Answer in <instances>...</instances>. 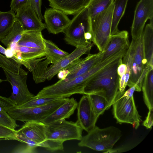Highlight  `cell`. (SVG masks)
<instances>
[{
    "instance_id": "6da1fadb",
    "label": "cell",
    "mask_w": 153,
    "mask_h": 153,
    "mask_svg": "<svg viewBox=\"0 0 153 153\" xmlns=\"http://www.w3.org/2000/svg\"><path fill=\"white\" fill-rule=\"evenodd\" d=\"M123 58L107 65L92 76L84 88L83 94H94L104 97L108 102L110 108L119 91V76L117 69L123 62Z\"/></svg>"
},
{
    "instance_id": "7a4b0ae2",
    "label": "cell",
    "mask_w": 153,
    "mask_h": 153,
    "mask_svg": "<svg viewBox=\"0 0 153 153\" xmlns=\"http://www.w3.org/2000/svg\"><path fill=\"white\" fill-rule=\"evenodd\" d=\"M103 67L101 63H98L83 74L65 81L60 79L44 88L34 97L68 98L75 94H83V89L87 82Z\"/></svg>"
},
{
    "instance_id": "3957f363",
    "label": "cell",
    "mask_w": 153,
    "mask_h": 153,
    "mask_svg": "<svg viewBox=\"0 0 153 153\" xmlns=\"http://www.w3.org/2000/svg\"><path fill=\"white\" fill-rule=\"evenodd\" d=\"M88 133L82 137L78 146L105 152L112 149L122 136L121 131L114 126L100 128L96 126Z\"/></svg>"
},
{
    "instance_id": "277c9868",
    "label": "cell",
    "mask_w": 153,
    "mask_h": 153,
    "mask_svg": "<svg viewBox=\"0 0 153 153\" xmlns=\"http://www.w3.org/2000/svg\"><path fill=\"white\" fill-rule=\"evenodd\" d=\"M114 2L105 10L90 19L92 42L100 52H103L110 39Z\"/></svg>"
},
{
    "instance_id": "5b68a950",
    "label": "cell",
    "mask_w": 153,
    "mask_h": 153,
    "mask_svg": "<svg viewBox=\"0 0 153 153\" xmlns=\"http://www.w3.org/2000/svg\"><path fill=\"white\" fill-rule=\"evenodd\" d=\"M123 92L118 91L112 105L113 113L117 123L132 125L137 129L142 120L136 106L133 96H123Z\"/></svg>"
},
{
    "instance_id": "8992f818",
    "label": "cell",
    "mask_w": 153,
    "mask_h": 153,
    "mask_svg": "<svg viewBox=\"0 0 153 153\" xmlns=\"http://www.w3.org/2000/svg\"><path fill=\"white\" fill-rule=\"evenodd\" d=\"M90 32V19L87 7L75 14L63 33L64 40L68 44L76 47L90 44L85 39V34Z\"/></svg>"
},
{
    "instance_id": "52a82bcc",
    "label": "cell",
    "mask_w": 153,
    "mask_h": 153,
    "mask_svg": "<svg viewBox=\"0 0 153 153\" xmlns=\"http://www.w3.org/2000/svg\"><path fill=\"white\" fill-rule=\"evenodd\" d=\"M63 98L46 105L29 108L15 107L7 111L16 120L22 122H41L63 104L68 99Z\"/></svg>"
},
{
    "instance_id": "ba28073f",
    "label": "cell",
    "mask_w": 153,
    "mask_h": 153,
    "mask_svg": "<svg viewBox=\"0 0 153 153\" xmlns=\"http://www.w3.org/2000/svg\"><path fill=\"white\" fill-rule=\"evenodd\" d=\"M46 125L42 122L34 121L26 122L16 132L21 133L29 139L39 144L40 147L51 152L63 151V143L53 140H47Z\"/></svg>"
},
{
    "instance_id": "9c48e42d",
    "label": "cell",
    "mask_w": 153,
    "mask_h": 153,
    "mask_svg": "<svg viewBox=\"0 0 153 153\" xmlns=\"http://www.w3.org/2000/svg\"><path fill=\"white\" fill-rule=\"evenodd\" d=\"M83 130L76 122L63 119L46 125L47 140H53L63 143L72 140H80Z\"/></svg>"
},
{
    "instance_id": "30bf717a",
    "label": "cell",
    "mask_w": 153,
    "mask_h": 153,
    "mask_svg": "<svg viewBox=\"0 0 153 153\" xmlns=\"http://www.w3.org/2000/svg\"><path fill=\"white\" fill-rule=\"evenodd\" d=\"M6 80L11 84L13 92L10 98L18 107L30 100L34 95L29 91L27 85V75H21L3 69Z\"/></svg>"
},
{
    "instance_id": "8fae6325",
    "label": "cell",
    "mask_w": 153,
    "mask_h": 153,
    "mask_svg": "<svg viewBox=\"0 0 153 153\" xmlns=\"http://www.w3.org/2000/svg\"><path fill=\"white\" fill-rule=\"evenodd\" d=\"M148 19L153 21V0H140L136 7L131 27L132 39L136 40L142 36Z\"/></svg>"
},
{
    "instance_id": "7c38bea8",
    "label": "cell",
    "mask_w": 153,
    "mask_h": 153,
    "mask_svg": "<svg viewBox=\"0 0 153 153\" xmlns=\"http://www.w3.org/2000/svg\"><path fill=\"white\" fill-rule=\"evenodd\" d=\"M93 46L91 43L76 47L71 53L54 64H52L47 67L42 76L40 82H44L46 79L49 80L62 70L64 69L71 62L79 58L84 54H89Z\"/></svg>"
},
{
    "instance_id": "4fadbf2b",
    "label": "cell",
    "mask_w": 153,
    "mask_h": 153,
    "mask_svg": "<svg viewBox=\"0 0 153 153\" xmlns=\"http://www.w3.org/2000/svg\"><path fill=\"white\" fill-rule=\"evenodd\" d=\"M78 124L88 133L96 126L98 117L95 113L88 95L85 94L80 99L77 106Z\"/></svg>"
},
{
    "instance_id": "5bb4252c",
    "label": "cell",
    "mask_w": 153,
    "mask_h": 153,
    "mask_svg": "<svg viewBox=\"0 0 153 153\" xmlns=\"http://www.w3.org/2000/svg\"><path fill=\"white\" fill-rule=\"evenodd\" d=\"M147 66L143 51L142 35L135 40L131 73L127 85L131 88L134 85Z\"/></svg>"
},
{
    "instance_id": "9a60e30c",
    "label": "cell",
    "mask_w": 153,
    "mask_h": 153,
    "mask_svg": "<svg viewBox=\"0 0 153 153\" xmlns=\"http://www.w3.org/2000/svg\"><path fill=\"white\" fill-rule=\"evenodd\" d=\"M103 53V52L100 51L97 53H89L84 58L75 60L64 68L69 73L64 79L61 80H68L85 73L100 61Z\"/></svg>"
},
{
    "instance_id": "2e32d148",
    "label": "cell",
    "mask_w": 153,
    "mask_h": 153,
    "mask_svg": "<svg viewBox=\"0 0 153 153\" xmlns=\"http://www.w3.org/2000/svg\"><path fill=\"white\" fill-rule=\"evenodd\" d=\"M43 16L46 28L49 33L54 34L63 33L71 21L65 13L52 7L46 9Z\"/></svg>"
},
{
    "instance_id": "e0dca14e",
    "label": "cell",
    "mask_w": 153,
    "mask_h": 153,
    "mask_svg": "<svg viewBox=\"0 0 153 153\" xmlns=\"http://www.w3.org/2000/svg\"><path fill=\"white\" fill-rule=\"evenodd\" d=\"M16 13V20L21 24L25 31L42 32L46 28L45 24L40 20L29 3L19 9Z\"/></svg>"
},
{
    "instance_id": "ac0fdd59",
    "label": "cell",
    "mask_w": 153,
    "mask_h": 153,
    "mask_svg": "<svg viewBox=\"0 0 153 153\" xmlns=\"http://www.w3.org/2000/svg\"><path fill=\"white\" fill-rule=\"evenodd\" d=\"M130 45L128 32L124 30L110 36L109 42L103 52L100 61L124 49H128Z\"/></svg>"
},
{
    "instance_id": "d6986e66",
    "label": "cell",
    "mask_w": 153,
    "mask_h": 153,
    "mask_svg": "<svg viewBox=\"0 0 153 153\" xmlns=\"http://www.w3.org/2000/svg\"><path fill=\"white\" fill-rule=\"evenodd\" d=\"M78 103L73 98H69L62 105L41 122L46 125L69 118L74 112Z\"/></svg>"
},
{
    "instance_id": "ffe728a7",
    "label": "cell",
    "mask_w": 153,
    "mask_h": 153,
    "mask_svg": "<svg viewBox=\"0 0 153 153\" xmlns=\"http://www.w3.org/2000/svg\"><path fill=\"white\" fill-rule=\"evenodd\" d=\"M49 6L66 15H75L88 6L91 0H48Z\"/></svg>"
},
{
    "instance_id": "44dd1931",
    "label": "cell",
    "mask_w": 153,
    "mask_h": 153,
    "mask_svg": "<svg viewBox=\"0 0 153 153\" xmlns=\"http://www.w3.org/2000/svg\"><path fill=\"white\" fill-rule=\"evenodd\" d=\"M143 49L147 65L153 69V21L147 24L142 34Z\"/></svg>"
},
{
    "instance_id": "7402d4cb",
    "label": "cell",
    "mask_w": 153,
    "mask_h": 153,
    "mask_svg": "<svg viewBox=\"0 0 153 153\" xmlns=\"http://www.w3.org/2000/svg\"><path fill=\"white\" fill-rule=\"evenodd\" d=\"M42 32L36 30L25 31L21 39L16 45L45 50V45Z\"/></svg>"
},
{
    "instance_id": "603a6c76",
    "label": "cell",
    "mask_w": 153,
    "mask_h": 153,
    "mask_svg": "<svg viewBox=\"0 0 153 153\" xmlns=\"http://www.w3.org/2000/svg\"><path fill=\"white\" fill-rule=\"evenodd\" d=\"M141 89L146 105L149 109L153 108V69L148 70L146 73Z\"/></svg>"
},
{
    "instance_id": "cb8c5ba5",
    "label": "cell",
    "mask_w": 153,
    "mask_h": 153,
    "mask_svg": "<svg viewBox=\"0 0 153 153\" xmlns=\"http://www.w3.org/2000/svg\"><path fill=\"white\" fill-rule=\"evenodd\" d=\"M128 1V0H114L111 36L120 31L118 25L125 13Z\"/></svg>"
},
{
    "instance_id": "d4e9b609",
    "label": "cell",
    "mask_w": 153,
    "mask_h": 153,
    "mask_svg": "<svg viewBox=\"0 0 153 153\" xmlns=\"http://www.w3.org/2000/svg\"><path fill=\"white\" fill-rule=\"evenodd\" d=\"M45 56L52 64H54L68 55L69 53L59 48L51 41L44 38Z\"/></svg>"
},
{
    "instance_id": "484cf974",
    "label": "cell",
    "mask_w": 153,
    "mask_h": 153,
    "mask_svg": "<svg viewBox=\"0 0 153 153\" xmlns=\"http://www.w3.org/2000/svg\"><path fill=\"white\" fill-rule=\"evenodd\" d=\"M16 21L14 13L10 10L6 12L0 11V41L8 34Z\"/></svg>"
},
{
    "instance_id": "4316f807",
    "label": "cell",
    "mask_w": 153,
    "mask_h": 153,
    "mask_svg": "<svg viewBox=\"0 0 153 153\" xmlns=\"http://www.w3.org/2000/svg\"><path fill=\"white\" fill-rule=\"evenodd\" d=\"M25 31L21 24L16 20L9 33L0 41L8 48L11 44L17 43L22 38Z\"/></svg>"
},
{
    "instance_id": "83f0119b",
    "label": "cell",
    "mask_w": 153,
    "mask_h": 153,
    "mask_svg": "<svg viewBox=\"0 0 153 153\" xmlns=\"http://www.w3.org/2000/svg\"><path fill=\"white\" fill-rule=\"evenodd\" d=\"M22 65L13 59L0 53V67L3 69L21 75H27L28 72L22 68Z\"/></svg>"
},
{
    "instance_id": "f1b7e54d",
    "label": "cell",
    "mask_w": 153,
    "mask_h": 153,
    "mask_svg": "<svg viewBox=\"0 0 153 153\" xmlns=\"http://www.w3.org/2000/svg\"><path fill=\"white\" fill-rule=\"evenodd\" d=\"M114 0H91L87 9L90 19L108 8Z\"/></svg>"
},
{
    "instance_id": "f546056e",
    "label": "cell",
    "mask_w": 153,
    "mask_h": 153,
    "mask_svg": "<svg viewBox=\"0 0 153 153\" xmlns=\"http://www.w3.org/2000/svg\"><path fill=\"white\" fill-rule=\"evenodd\" d=\"M88 95L94 111L98 117L109 108L108 102L104 97L94 94Z\"/></svg>"
},
{
    "instance_id": "4dcf8cb0",
    "label": "cell",
    "mask_w": 153,
    "mask_h": 153,
    "mask_svg": "<svg viewBox=\"0 0 153 153\" xmlns=\"http://www.w3.org/2000/svg\"><path fill=\"white\" fill-rule=\"evenodd\" d=\"M62 98H63L54 97H36L34 96L29 101L17 107L29 108L43 106Z\"/></svg>"
},
{
    "instance_id": "1f68e13d",
    "label": "cell",
    "mask_w": 153,
    "mask_h": 153,
    "mask_svg": "<svg viewBox=\"0 0 153 153\" xmlns=\"http://www.w3.org/2000/svg\"><path fill=\"white\" fill-rule=\"evenodd\" d=\"M51 63V60L48 58L44 61L39 62L32 71L34 81L36 83L40 82L42 76L48 65Z\"/></svg>"
},
{
    "instance_id": "d6a6232c",
    "label": "cell",
    "mask_w": 153,
    "mask_h": 153,
    "mask_svg": "<svg viewBox=\"0 0 153 153\" xmlns=\"http://www.w3.org/2000/svg\"><path fill=\"white\" fill-rule=\"evenodd\" d=\"M16 120L4 109H0V124L11 129L15 130L19 126Z\"/></svg>"
},
{
    "instance_id": "836d02e7",
    "label": "cell",
    "mask_w": 153,
    "mask_h": 153,
    "mask_svg": "<svg viewBox=\"0 0 153 153\" xmlns=\"http://www.w3.org/2000/svg\"><path fill=\"white\" fill-rule=\"evenodd\" d=\"M16 131L6 127L0 124V140H16Z\"/></svg>"
},
{
    "instance_id": "e575fe53",
    "label": "cell",
    "mask_w": 153,
    "mask_h": 153,
    "mask_svg": "<svg viewBox=\"0 0 153 153\" xmlns=\"http://www.w3.org/2000/svg\"><path fill=\"white\" fill-rule=\"evenodd\" d=\"M16 107L13 101L10 98L0 95V109L7 111Z\"/></svg>"
},
{
    "instance_id": "d590c367",
    "label": "cell",
    "mask_w": 153,
    "mask_h": 153,
    "mask_svg": "<svg viewBox=\"0 0 153 153\" xmlns=\"http://www.w3.org/2000/svg\"><path fill=\"white\" fill-rule=\"evenodd\" d=\"M42 0H29V4L31 6L40 20L44 19L41 12Z\"/></svg>"
},
{
    "instance_id": "8d00e7d4",
    "label": "cell",
    "mask_w": 153,
    "mask_h": 153,
    "mask_svg": "<svg viewBox=\"0 0 153 153\" xmlns=\"http://www.w3.org/2000/svg\"><path fill=\"white\" fill-rule=\"evenodd\" d=\"M29 0H11L10 11L14 13L19 9L29 3Z\"/></svg>"
},
{
    "instance_id": "74e56055",
    "label": "cell",
    "mask_w": 153,
    "mask_h": 153,
    "mask_svg": "<svg viewBox=\"0 0 153 153\" xmlns=\"http://www.w3.org/2000/svg\"><path fill=\"white\" fill-rule=\"evenodd\" d=\"M149 110L147 115L142 124L147 129L151 128L153 124V108Z\"/></svg>"
},
{
    "instance_id": "f35d334b",
    "label": "cell",
    "mask_w": 153,
    "mask_h": 153,
    "mask_svg": "<svg viewBox=\"0 0 153 153\" xmlns=\"http://www.w3.org/2000/svg\"><path fill=\"white\" fill-rule=\"evenodd\" d=\"M125 74L123 75L121 77H119V91L121 92H123L126 87L125 86Z\"/></svg>"
},
{
    "instance_id": "ab89813d",
    "label": "cell",
    "mask_w": 153,
    "mask_h": 153,
    "mask_svg": "<svg viewBox=\"0 0 153 153\" xmlns=\"http://www.w3.org/2000/svg\"><path fill=\"white\" fill-rule=\"evenodd\" d=\"M126 68V64L123 62L119 65L117 68V72L119 77H121L124 74H125Z\"/></svg>"
},
{
    "instance_id": "60d3db41",
    "label": "cell",
    "mask_w": 153,
    "mask_h": 153,
    "mask_svg": "<svg viewBox=\"0 0 153 153\" xmlns=\"http://www.w3.org/2000/svg\"><path fill=\"white\" fill-rule=\"evenodd\" d=\"M69 73L68 71L66 69L64 68L58 73V77L60 79H64L67 76Z\"/></svg>"
},
{
    "instance_id": "b9f144b4",
    "label": "cell",
    "mask_w": 153,
    "mask_h": 153,
    "mask_svg": "<svg viewBox=\"0 0 153 153\" xmlns=\"http://www.w3.org/2000/svg\"><path fill=\"white\" fill-rule=\"evenodd\" d=\"M135 86L133 85L127 91L125 92L124 91L123 94V96L128 97H131L133 96V94L135 91Z\"/></svg>"
},
{
    "instance_id": "7bdbcfd3",
    "label": "cell",
    "mask_w": 153,
    "mask_h": 153,
    "mask_svg": "<svg viewBox=\"0 0 153 153\" xmlns=\"http://www.w3.org/2000/svg\"><path fill=\"white\" fill-rule=\"evenodd\" d=\"M6 51V49L0 45V53L4 55Z\"/></svg>"
}]
</instances>
